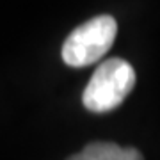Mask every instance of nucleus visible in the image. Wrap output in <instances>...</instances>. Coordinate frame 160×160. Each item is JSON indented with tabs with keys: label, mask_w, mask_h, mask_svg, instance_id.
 I'll use <instances>...</instances> for the list:
<instances>
[{
	"label": "nucleus",
	"mask_w": 160,
	"mask_h": 160,
	"mask_svg": "<svg viewBox=\"0 0 160 160\" xmlns=\"http://www.w3.org/2000/svg\"><path fill=\"white\" fill-rule=\"evenodd\" d=\"M135 86V69L125 59L103 61L87 82L82 102L91 112H109L116 109Z\"/></svg>",
	"instance_id": "1"
},
{
	"label": "nucleus",
	"mask_w": 160,
	"mask_h": 160,
	"mask_svg": "<svg viewBox=\"0 0 160 160\" xmlns=\"http://www.w3.org/2000/svg\"><path fill=\"white\" fill-rule=\"evenodd\" d=\"M68 160H144L135 148H121L114 142H91Z\"/></svg>",
	"instance_id": "3"
},
{
	"label": "nucleus",
	"mask_w": 160,
	"mask_h": 160,
	"mask_svg": "<svg viewBox=\"0 0 160 160\" xmlns=\"http://www.w3.org/2000/svg\"><path fill=\"white\" fill-rule=\"evenodd\" d=\"M118 34V23L109 14H100L78 25L62 45V61L73 68L98 62L109 52Z\"/></svg>",
	"instance_id": "2"
}]
</instances>
